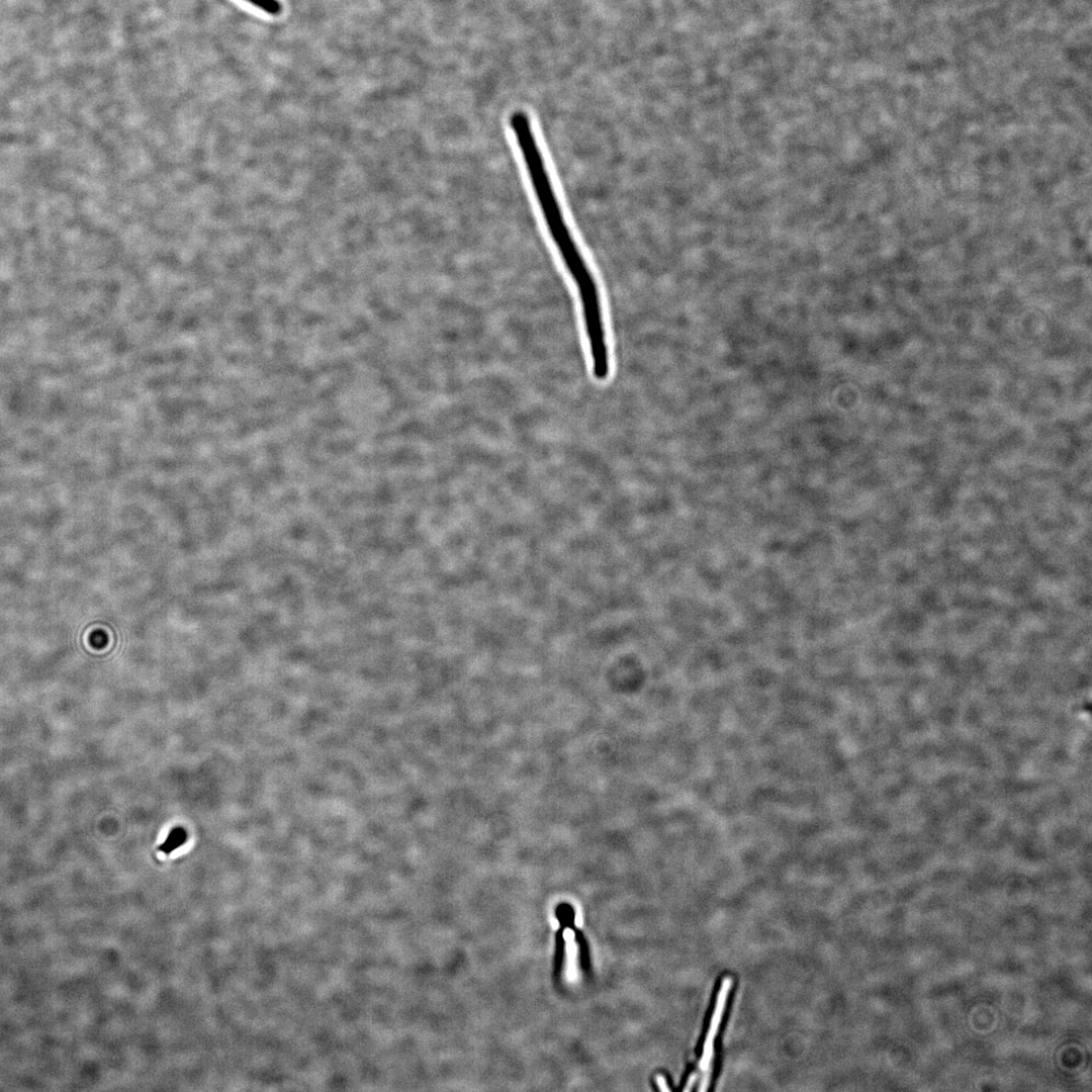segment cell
<instances>
[{"label": "cell", "mask_w": 1092, "mask_h": 1092, "mask_svg": "<svg viewBox=\"0 0 1092 1092\" xmlns=\"http://www.w3.org/2000/svg\"><path fill=\"white\" fill-rule=\"evenodd\" d=\"M732 983H733V980H732V978L730 976L724 977V979H723V981L721 983V987L719 989L717 998H716V1004H715L714 1012H713V1015L711 1017V1021H710V1025H709V1028H708V1031H707L706 1039L704 1041L702 1057H701L700 1062H699V1069L702 1072V1079H701L700 1086L698 1088L699 1091H706L708 1089V1086H709L710 1074H711V1062H712L713 1055H714V1040H715L716 1034L718 1032L719 1025H720L721 1020H722V1016H723L725 1005H726V1000H727L729 991L731 990Z\"/></svg>", "instance_id": "1"}, {"label": "cell", "mask_w": 1092, "mask_h": 1092, "mask_svg": "<svg viewBox=\"0 0 1092 1092\" xmlns=\"http://www.w3.org/2000/svg\"><path fill=\"white\" fill-rule=\"evenodd\" d=\"M697 1079H698V1075H697V1073H696V1074H693V1075H692V1076L690 1077V1079H689V1081H688V1084H687V1087L685 1088V1090H690V1089L692 1088L693 1084H694V1083L696 1082V1080H697Z\"/></svg>", "instance_id": "3"}, {"label": "cell", "mask_w": 1092, "mask_h": 1092, "mask_svg": "<svg viewBox=\"0 0 1092 1092\" xmlns=\"http://www.w3.org/2000/svg\"><path fill=\"white\" fill-rule=\"evenodd\" d=\"M186 838V832L182 828H174L167 836L165 842L159 847V850L165 854H170L185 843Z\"/></svg>", "instance_id": "2"}]
</instances>
